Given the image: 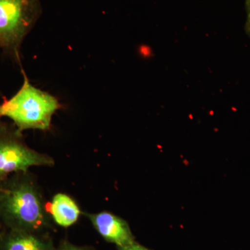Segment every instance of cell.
I'll use <instances>...</instances> for the list:
<instances>
[{
	"label": "cell",
	"instance_id": "obj_12",
	"mask_svg": "<svg viewBox=\"0 0 250 250\" xmlns=\"http://www.w3.org/2000/svg\"><path fill=\"white\" fill-rule=\"evenodd\" d=\"M246 11L250 9V0H246Z\"/></svg>",
	"mask_w": 250,
	"mask_h": 250
},
{
	"label": "cell",
	"instance_id": "obj_7",
	"mask_svg": "<svg viewBox=\"0 0 250 250\" xmlns=\"http://www.w3.org/2000/svg\"><path fill=\"white\" fill-rule=\"evenodd\" d=\"M82 213L76 202L62 192L54 195L49 206V214L62 228H69L76 223Z\"/></svg>",
	"mask_w": 250,
	"mask_h": 250
},
{
	"label": "cell",
	"instance_id": "obj_2",
	"mask_svg": "<svg viewBox=\"0 0 250 250\" xmlns=\"http://www.w3.org/2000/svg\"><path fill=\"white\" fill-rule=\"evenodd\" d=\"M21 72L22 84L11 98L0 103V118H9L21 133L29 129L47 131L60 103L56 97L31 84L22 67Z\"/></svg>",
	"mask_w": 250,
	"mask_h": 250
},
{
	"label": "cell",
	"instance_id": "obj_5",
	"mask_svg": "<svg viewBox=\"0 0 250 250\" xmlns=\"http://www.w3.org/2000/svg\"><path fill=\"white\" fill-rule=\"evenodd\" d=\"M104 239L122 248L135 242L129 224L123 218L108 211L97 213H82Z\"/></svg>",
	"mask_w": 250,
	"mask_h": 250
},
{
	"label": "cell",
	"instance_id": "obj_14",
	"mask_svg": "<svg viewBox=\"0 0 250 250\" xmlns=\"http://www.w3.org/2000/svg\"><path fill=\"white\" fill-rule=\"evenodd\" d=\"M0 97H1V91H0Z\"/></svg>",
	"mask_w": 250,
	"mask_h": 250
},
{
	"label": "cell",
	"instance_id": "obj_1",
	"mask_svg": "<svg viewBox=\"0 0 250 250\" xmlns=\"http://www.w3.org/2000/svg\"><path fill=\"white\" fill-rule=\"evenodd\" d=\"M0 224L4 229L35 233L49 228L45 200L29 172L0 182Z\"/></svg>",
	"mask_w": 250,
	"mask_h": 250
},
{
	"label": "cell",
	"instance_id": "obj_4",
	"mask_svg": "<svg viewBox=\"0 0 250 250\" xmlns=\"http://www.w3.org/2000/svg\"><path fill=\"white\" fill-rule=\"evenodd\" d=\"M51 156L31 149L16 127L0 134V182L12 174L29 172L34 166H53Z\"/></svg>",
	"mask_w": 250,
	"mask_h": 250
},
{
	"label": "cell",
	"instance_id": "obj_10",
	"mask_svg": "<svg viewBox=\"0 0 250 250\" xmlns=\"http://www.w3.org/2000/svg\"><path fill=\"white\" fill-rule=\"evenodd\" d=\"M13 128L14 127H11L10 125L4 123L0 118V134L6 132V131H9V130L13 129Z\"/></svg>",
	"mask_w": 250,
	"mask_h": 250
},
{
	"label": "cell",
	"instance_id": "obj_8",
	"mask_svg": "<svg viewBox=\"0 0 250 250\" xmlns=\"http://www.w3.org/2000/svg\"><path fill=\"white\" fill-rule=\"evenodd\" d=\"M57 250H93L86 247H80L75 246L72 243L67 241H62V244L59 246Z\"/></svg>",
	"mask_w": 250,
	"mask_h": 250
},
{
	"label": "cell",
	"instance_id": "obj_3",
	"mask_svg": "<svg viewBox=\"0 0 250 250\" xmlns=\"http://www.w3.org/2000/svg\"><path fill=\"white\" fill-rule=\"evenodd\" d=\"M41 14L40 0H0V49L21 67L23 41Z\"/></svg>",
	"mask_w": 250,
	"mask_h": 250
},
{
	"label": "cell",
	"instance_id": "obj_9",
	"mask_svg": "<svg viewBox=\"0 0 250 250\" xmlns=\"http://www.w3.org/2000/svg\"><path fill=\"white\" fill-rule=\"evenodd\" d=\"M118 250H150L147 248H145L144 246H141L139 243H136V241L128 246L122 247V248H118Z\"/></svg>",
	"mask_w": 250,
	"mask_h": 250
},
{
	"label": "cell",
	"instance_id": "obj_11",
	"mask_svg": "<svg viewBox=\"0 0 250 250\" xmlns=\"http://www.w3.org/2000/svg\"><path fill=\"white\" fill-rule=\"evenodd\" d=\"M247 12V21L246 24V29L247 34L250 37V9L249 11H246Z\"/></svg>",
	"mask_w": 250,
	"mask_h": 250
},
{
	"label": "cell",
	"instance_id": "obj_6",
	"mask_svg": "<svg viewBox=\"0 0 250 250\" xmlns=\"http://www.w3.org/2000/svg\"><path fill=\"white\" fill-rule=\"evenodd\" d=\"M0 250H57L52 241L39 233L4 229L0 233Z\"/></svg>",
	"mask_w": 250,
	"mask_h": 250
},
{
	"label": "cell",
	"instance_id": "obj_13",
	"mask_svg": "<svg viewBox=\"0 0 250 250\" xmlns=\"http://www.w3.org/2000/svg\"><path fill=\"white\" fill-rule=\"evenodd\" d=\"M1 228H2V227H1V224H0V233H1V231H2V230H1Z\"/></svg>",
	"mask_w": 250,
	"mask_h": 250
}]
</instances>
